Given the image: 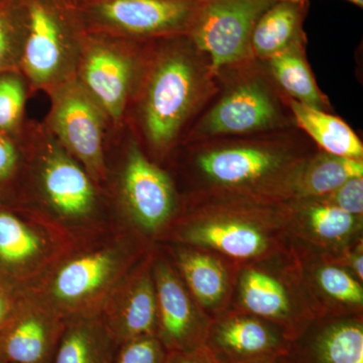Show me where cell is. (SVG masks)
I'll return each instance as SVG.
<instances>
[{
	"label": "cell",
	"mask_w": 363,
	"mask_h": 363,
	"mask_svg": "<svg viewBox=\"0 0 363 363\" xmlns=\"http://www.w3.org/2000/svg\"><path fill=\"white\" fill-rule=\"evenodd\" d=\"M199 52L187 35L150 40L124 123L147 156L164 167L204 88Z\"/></svg>",
	"instance_id": "3"
},
{
	"label": "cell",
	"mask_w": 363,
	"mask_h": 363,
	"mask_svg": "<svg viewBox=\"0 0 363 363\" xmlns=\"http://www.w3.org/2000/svg\"><path fill=\"white\" fill-rule=\"evenodd\" d=\"M164 363H220L206 346L188 351H169Z\"/></svg>",
	"instance_id": "34"
},
{
	"label": "cell",
	"mask_w": 363,
	"mask_h": 363,
	"mask_svg": "<svg viewBox=\"0 0 363 363\" xmlns=\"http://www.w3.org/2000/svg\"><path fill=\"white\" fill-rule=\"evenodd\" d=\"M312 154L274 140L187 143L177 147L164 168L182 202L206 198L285 202L292 199L298 171Z\"/></svg>",
	"instance_id": "1"
},
{
	"label": "cell",
	"mask_w": 363,
	"mask_h": 363,
	"mask_svg": "<svg viewBox=\"0 0 363 363\" xmlns=\"http://www.w3.org/2000/svg\"><path fill=\"white\" fill-rule=\"evenodd\" d=\"M290 104L296 123L311 136L322 152L363 161L362 143L342 119L295 100Z\"/></svg>",
	"instance_id": "26"
},
{
	"label": "cell",
	"mask_w": 363,
	"mask_h": 363,
	"mask_svg": "<svg viewBox=\"0 0 363 363\" xmlns=\"http://www.w3.org/2000/svg\"><path fill=\"white\" fill-rule=\"evenodd\" d=\"M167 354L157 336H145L118 344L112 363H164Z\"/></svg>",
	"instance_id": "31"
},
{
	"label": "cell",
	"mask_w": 363,
	"mask_h": 363,
	"mask_svg": "<svg viewBox=\"0 0 363 363\" xmlns=\"http://www.w3.org/2000/svg\"><path fill=\"white\" fill-rule=\"evenodd\" d=\"M25 50V21L21 0L0 2V75L21 72Z\"/></svg>",
	"instance_id": "29"
},
{
	"label": "cell",
	"mask_w": 363,
	"mask_h": 363,
	"mask_svg": "<svg viewBox=\"0 0 363 363\" xmlns=\"http://www.w3.org/2000/svg\"><path fill=\"white\" fill-rule=\"evenodd\" d=\"M257 363H285L283 357L274 358V359L264 360V362H259Z\"/></svg>",
	"instance_id": "36"
},
{
	"label": "cell",
	"mask_w": 363,
	"mask_h": 363,
	"mask_svg": "<svg viewBox=\"0 0 363 363\" xmlns=\"http://www.w3.org/2000/svg\"><path fill=\"white\" fill-rule=\"evenodd\" d=\"M291 241L312 252L334 257L363 240V217L319 199L286 201Z\"/></svg>",
	"instance_id": "20"
},
{
	"label": "cell",
	"mask_w": 363,
	"mask_h": 363,
	"mask_svg": "<svg viewBox=\"0 0 363 363\" xmlns=\"http://www.w3.org/2000/svg\"><path fill=\"white\" fill-rule=\"evenodd\" d=\"M279 121L281 113L271 91L259 79H248L229 90L182 143L271 130Z\"/></svg>",
	"instance_id": "17"
},
{
	"label": "cell",
	"mask_w": 363,
	"mask_h": 363,
	"mask_svg": "<svg viewBox=\"0 0 363 363\" xmlns=\"http://www.w3.org/2000/svg\"><path fill=\"white\" fill-rule=\"evenodd\" d=\"M104 188L121 226L159 243L182 207L168 169L152 161L125 123L112 128Z\"/></svg>",
	"instance_id": "6"
},
{
	"label": "cell",
	"mask_w": 363,
	"mask_h": 363,
	"mask_svg": "<svg viewBox=\"0 0 363 363\" xmlns=\"http://www.w3.org/2000/svg\"><path fill=\"white\" fill-rule=\"evenodd\" d=\"M303 40L269 59L277 82L295 101L323 111L324 98L318 89L303 52Z\"/></svg>",
	"instance_id": "27"
},
{
	"label": "cell",
	"mask_w": 363,
	"mask_h": 363,
	"mask_svg": "<svg viewBox=\"0 0 363 363\" xmlns=\"http://www.w3.org/2000/svg\"><path fill=\"white\" fill-rule=\"evenodd\" d=\"M117 347L100 314L68 318L54 363H112Z\"/></svg>",
	"instance_id": "23"
},
{
	"label": "cell",
	"mask_w": 363,
	"mask_h": 363,
	"mask_svg": "<svg viewBox=\"0 0 363 363\" xmlns=\"http://www.w3.org/2000/svg\"><path fill=\"white\" fill-rule=\"evenodd\" d=\"M65 319L35 294H20L0 329V363H54Z\"/></svg>",
	"instance_id": "15"
},
{
	"label": "cell",
	"mask_w": 363,
	"mask_h": 363,
	"mask_svg": "<svg viewBox=\"0 0 363 363\" xmlns=\"http://www.w3.org/2000/svg\"><path fill=\"white\" fill-rule=\"evenodd\" d=\"M25 21L21 73L32 94L49 95L76 79L86 33L77 0H21Z\"/></svg>",
	"instance_id": "7"
},
{
	"label": "cell",
	"mask_w": 363,
	"mask_h": 363,
	"mask_svg": "<svg viewBox=\"0 0 363 363\" xmlns=\"http://www.w3.org/2000/svg\"><path fill=\"white\" fill-rule=\"evenodd\" d=\"M290 343L277 325L229 308L212 320L204 345L220 363H257L284 357Z\"/></svg>",
	"instance_id": "16"
},
{
	"label": "cell",
	"mask_w": 363,
	"mask_h": 363,
	"mask_svg": "<svg viewBox=\"0 0 363 363\" xmlns=\"http://www.w3.org/2000/svg\"><path fill=\"white\" fill-rule=\"evenodd\" d=\"M154 250L155 247L121 279L100 310V316L118 344L145 336H157Z\"/></svg>",
	"instance_id": "18"
},
{
	"label": "cell",
	"mask_w": 363,
	"mask_h": 363,
	"mask_svg": "<svg viewBox=\"0 0 363 363\" xmlns=\"http://www.w3.org/2000/svg\"><path fill=\"white\" fill-rule=\"evenodd\" d=\"M363 176V161L328 152H313L295 181L292 199H316L331 194L345 182Z\"/></svg>",
	"instance_id": "25"
},
{
	"label": "cell",
	"mask_w": 363,
	"mask_h": 363,
	"mask_svg": "<svg viewBox=\"0 0 363 363\" xmlns=\"http://www.w3.org/2000/svg\"><path fill=\"white\" fill-rule=\"evenodd\" d=\"M155 245L125 227H114L74 245L28 292L64 319L99 314L112 291Z\"/></svg>",
	"instance_id": "5"
},
{
	"label": "cell",
	"mask_w": 363,
	"mask_h": 363,
	"mask_svg": "<svg viewBox=\"0 0 363 363\" xmlns=\"http://www.w3.org/2000/svg\"><path fill=\"white\" fill-rule=\"evenodd\" d=\"M86 32L150 42L187 35L201 0H77Z\"/></svg>",
	"instance_id": "12"
},
{
	"label": "cell",
	"mask_w": 363,
	"mask_h": 363,
	"mask_svg": "<svg viewBox=\"0 0 363 363\" xmlns=\"http://www.w3.org/2000/svg\"><path fill=\"white\" fill-rule=\"evenodd\" d=\"M274 1L201 0L187 37L200 54L209 57L211 72L252 56L253 28Z\"/></svg>",
	"instance_id": "13"
},
{
	"label": "cell",
	"mask_w": 363,
	"mask_h": 363,
	"mask_svg": "<svg viewBox=\"0 0 363 363\" xmlns=\"http://www.w3.org/2000/svg\"><path fill=\"white\" fill-rule=\"evenodd\" d=\"M4 1V0H0V2Z\"/></svg>",
	"instance_id": "38"
},
{
	"label": "cell",
	"mask_w": 363,
	"mask_h": 363,
	"mask_svg": "<svg viewBox=\"0 0 363 363\" xmlns=\"http://www.w3.org/2000/svg\"><path fill=\"white\" fill-rule=\"evenodd\" d=\"M285 202L238 198L184 201L159 243L205 248L236 264L264 259L291 247Z\"/></svg>",
	"instance_id": "4"
},
{
	"label": "cell",
	"mask_w": 363,
	"mask_h": 363,
	"mask_svg": "<svg viewBox=\"0 0 363 363\" xmlns=\"http://www.w3.org/2000/svg\"><path fill=\"white\" fill-rule=\"evenodd\" d=\"M25 164V152L21 140L0 131V203L2 204H13Z\"/></svg>",
	"instance_id": "30"
},
{
	"label": "cell",
	"mask_w": 363,
	"mask_h": 363,
	"mask_svg": "<svg viewBox=\"0 0 363 363\" xmlns=\"http://www.w3.org/2000/svg\"><path fill=\"white\" fill-rule=\"evenodd\" d=\"M157 245L168 255L191 295L210 319L230 308L238 264L205 248L174 242Z\"/></svg>",
	"instance_id": "19"
},
{
	"label": "cell",
	"mask_w": 363,
	"mask_h": 363,
	"mask_svg": "<svg viewBox=\"0 0 363 363\" xmlns=\"http://www.w3.org/2000/svg\"><path fill=\"white\" fill-rule=\"evenodd\" d=\"M74 245L40 215L0 203V284L11 292L33 290Z\"/></svg>",
	"instance_id": "9"
},
{
	"label": "cell",
	"mask_w": 363,
	"mask_h": 363,
	"mask_svg": "<svg viewBox=\"0 0 363 363\" xmlns=\"http://www.w3.org/2000/svg\"><path fill=\"white\" fill-rule=\"evenodd\" d=\"M307 9V0H276L253 28L252 56L269 60L304 40L302 26Z\"/></svg>",
	"instance_id": "24"
},
{
	"label": "cell",
	"mask_w": 363,
	"mask_h": 363,
	"mask_svg": "<svg viewBox=\"0 0 363 363\" xmlns=\"http://www.w3.org/2000/svg\"><path fill=\"white\" fill-rule=\"evenodd\" d=\"M355 216L363 217V176L354 177L331 194L316 198Z\"/></svg>",
	"instance_id": "32"
},
{
	"label": "cell",
	"mask_w": 363,
	"mask_h": 363,
	"mask_svg": "<svg viewBox=\"0 0 363 363\" xmlns=\"http://www.w3.org/2000/svg\"><path fill=\"white\" fill-rule=\"evenodd\" d=\"M147 45L106 33H85L76 79L101 105L113 128L124 124L142 73Z\"/></svg>",
	"instance_id": "10"
},
{
	"label": "cell",
	"mask_w": 363,
	"mask_h": 363,
	"mask_svg": "<svg viewBox=\"0 0 363 363\" xmlns=\"http://www.w3.org/2000/svg\"><path fill=\"white\" fill-rule=\"evenodd\" d=\"M30 84L21 72L0 75V131L21 140L25 130L26 108L32 97Z\"/></svg>",
	"instance_id": "28"
},
{
	"label": "cell",
	"mask_w": 363,
	"mask_h": 363,
	"mask_svg": "<svg viewBox=\"0 0 363 363\" xmlns=\"http://www.w3.org/2000/svg\"><path fill=\"white\" fill-rule=\"evenodd\" d=\"M327 257L347 269L358 281L363 283V240L357 241L334 257Z\"/></svg>",
	"instance_id": "33"
},
{
	"label": "cell",
	"mask_w": 363,
	"mask_h": 363,
	"mask_svg": "<svg viewBox=\"0 0 363 363\" xmlns=\"http://www.w3.org/2000/svg\"><path fill=\"white\" fill-rule=\"evenodd\" d=\"M281 357L285 363H363V314L314 318Z\"/></svg>",
	"instance_id": "21"
},
{
	"label": "cell",
	"mask_w": 363,
	"mask_h": 363,
	"mask_svg": "<svg viewBox=\"0 0 363 363\" xmlns=\"http://www.w3.org/2000/svg\"><path fill=\"white\" fill-rule=\"evenodd\" d=\"M152 276L157 308V337L167 351L204 345L212 320L202 311L161 245H155Z\"/></svg>",
	"instance_id": "14"
},
{
	"label": "cell",
	"mask_w": 363,
	"mask_h": 363,
	"mask_svg": "<svg viewBox=\"0 0 363 363\" xmlns=\"http://www.w3.org/2000/svg\"><path fill=\"white\" fill-rule=\"evenodd\" d=\"M21 143L26 164L13 205L44 217L75 245L121 226L105 189L43 121L28 119Z\"/></svg>",
	"instance_id": "2"
},
{
	"label": "cell",
	"mask_w": 363,
	"mask_h": 363,
	"mask_svg": "<svg viewBox=\"0 0 363 363\" xmlns=\"http://www.w3.org/2000/svg\"><path fill=\"white\" fill-rule=\"evenodd\" d=\"M230 308L272 322L290 340L305 330L318 315L292 243L284 252L238 264Z\"/></svg>",
	"instance_id": "8"
},
{
	"label": "cell",
	"mask_w": 363,
	"mask_h": 363,
	"mask_svg": "<svg viewBox=\"0 0 363 363\" xmlns=\"http://www.w3.org/2000/svg\"><path fill=\"white\" fill-rule=\"evenodd\" d=\"M292 243L318 317L363 314V283L323 255Z\"/></svg>",
	"instance_id": "22"
},
{
	"label": "cell",
	"mask_w": 363,
	"mask_h": 363,
	"mask_svg": "<svg viewBox=\"0 0 363 363\" xmlns=\"http://www.w3.org/2000/svg\"><path fill=\"white\" fill-rule=\"evenodd\" d=\"M18 295L0 284V329L6 325L14 311Z\"/></svg>",
	"instance_id": "35"
},
{
	"label": "cell",
	"mask_w": 363,
	"mask_h": 363,
	"mask_svg": "<svg viewBox=\"0 0 363 363\" xmlns=\"http://www.w3.org/2000/svg\"><path fill=\"white\" fill-rule=\"evenodd\" d=\"M45 128L104 187L112 123L106 112L77 79L48 95Z\"/></svg>",
	"instance_id": "11"
},
{
	"label": "cell",
	"mask_w": 363,
	"mask_h": 363,
	"mask_svg": "<svg viewBox=\"0 0 363 363\" xmlns=\"http://www.w3.org/2000/svg\"><path fill=\"white\" fill-rule=\"evenodd\" d=\"M347 1L351 2V4H354V6H357L358 7L363 6V0H347Z\"/></svg>",
	"instance_id": "37"
}]
</instances>
